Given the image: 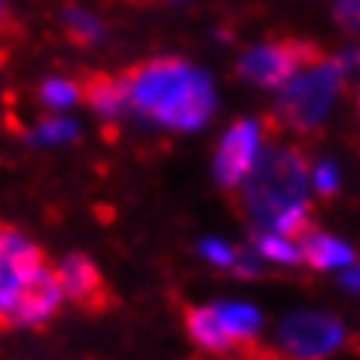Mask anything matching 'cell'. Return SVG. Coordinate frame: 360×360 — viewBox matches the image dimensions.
I'll return each instance as SVG.
<instances>
[{
    "instance_id": "cell-1",
    "label": "cell",
    "mask_w": 360,
    "mask_h": 360,
    "mask_svg": "<svg viewBox=\"0 0 360 360\" xmlns=\"http://www.w3.org/2000/svg\"><path fill=\"white\" fill-rule=\"evenodd\" d=\"M125 79L129 107L153 125L195 131L214 113V83L184 58H153L131 68Z\"/></svg>"
},
{
    "instance_id": "cell-2",
    "label": "cell",
    "mask_w": 360,
    "mask_h": 360,
    "mask_svg": "<svg viewBox=\"0 0 360 360\" xmlns=\"http://www.w3.org/2000/svg\"><path fill=\"white\" fill-rule=\"evenodd\" d=\"M311 165L302 150L272 143L250 171V177L238 186L241 208L254 220L257 232H281L300 236L311 226Z\"/></svg>"
},
{
    "instance_id": "cell-3",
    "label": "cell",
    "mask_w": 360,
    "mask_h": 360,
    "mask_svg": "<svg viewBox=\"0 0 360 360\" xmlns=\"http://www.w3.org/2000/svg\"><path fill=\"white\" fill-rule=\"evenodd\" d=\"M345 74H348V68L342 61V56L323 58L318 65L300 70L281 89V98H278V107H275L278 122L296 131H309L314 125H321L333 101H336Z\"/></svg>"
},
{
    "instance_id": "cell-4",
    "label": "cell",
    "mask_w": 360,
    "mask_h": 360,
    "mask_svg": "<svg viewBox=\"0 0 360 360\" xmlns=\"http://www.w3.org/2000/svg\"><path fill=\"white\" fill-rule=\"evenodd\" d=\"M52 266L46 263L43 250L13 226H0V327L15 323L22 302L37 287Z\"/></svg>"
},
{
    "instance_id": "cell-5",
    "label": "cell",
    "mask_w": 360,
    "mask_h": 360,
    "mask_svg": "<svg viewBox=\"0 0 360 360\" xmlns=\"http://www.w3.org/2000/svg\"><path fill=\"white\" fill-rule=\"evenodd\" d=\"M348 342V327L321 309H293L275 327V345L287 360H330Z\"/></svg>"
},
{
    "instance_id": "cell-6",
    "label": "cell",
    "mask_w": 360,
    "mask_h": 360,
    "mask_svg": "<svg viewBox=\"0 0 360 360\" xmlns=\"http://www.w3.org/2000/svg\"><path fill=\"white\" fill-rule=\"evenodd\" d=\"M327 56L305 40H275L263 43V46L248 49L238 61V74L254 86L263 89H278L300 74V70L318 65Z\"/></svg>"
},
{
    "instance_id": "cell-7",
    "label": "cell",
    "mask_w": 360,
    "mask_h": 360,
    "mask_svg": "<svg viewBox=\"0 0 360 360\" xmlns=\"http://www.w3.org/2000/svg\"><path fill=\"white\" fill-rule=\"evenodd\" d=\"M266 131L257 120H241L229 125L214 153V177L223 190H238L266 150Z\"/></svg>"
},
{
    "instance_id": "cell-8",
    "label": "cell",
    "mask_w": 360,
    "mask_h": 360,
    "mask_svg": "<svg viewBox=\"0 0 360 360\" xmlns=\"http://www.w3.org/2000/svg\"><path fill=\"white\" fill-rule=\"evenodd\" d=\"M58 287L65 293V300L86 305V309H101L107 302V284L104 275L86 254H68L56 266Z\"/></svg>"
},
{
    "instance_id": "cell-9",
    "label": "cell",
    "mask_w": 360,
    "mask_h": 360,
    "mask_svg": "<svg viewBox=\"0 0 360 360\" xmlns=\"http://www.w3.org/2000/svg\"><path fill=\"white\" fill-rule=\"evenodd\" d=\"M300 248H302V263L311 266L314 272H345L357 263V254L354 248L348 245L345 238L333 236V232H323V229H302L300 236Z\"/></svg>"
},
{
    "instance_id": "cell-10",
    "label": "cell",
    "mask_w": 360,
    "mask_h": 360,
    "mask_svg": "<svg viewBox=\"0 0 360 360\" xmlns=\"http://www.w3.org/2000/svg\"><path fill=\"white\" fill-rule=\"evenodd\" d=\"M211 305H214V314H217L223 333H226L236 348L250 345V342L259 339V333H263V311H259L254 302L220 300V302H211Z\"/></svg>"
},
{
    "instance_id": "cell-11",
    "label": "cell",
    "mask_w": 360,
    "mask_h": 360,
    "mask_svg": "<svg viewBox=\"0 0 360 360\" xmlns=\"http://www.w3.org/2000/svg\"><path fill=\"white\" fill-rule=\"evenodd\" d=\"M83 101L92 107L104 120H116L122 110H129V92H125V79L110 74H95L83 86Z\"/></svg>"
},
{
    "instance_id": "cell-12",
    "label": "cell",
    "mask_w": 360,
    "mask_h": 360,
    "mask_svg": "<svg viewBox=\"0 0 360 360\" xmlns=\"http://www.w3.org/2000/svg\"><path fill=\"white\" fill-rule=\"evenodd\" d=\"M186 333L208 354H229V351H236V345L223 333L217 314H214V305H193L186 311Z\"/></svg>"
},
{
    "instance_id": "cell-13",
    "label": "cell",
    "mask_w": 360,
    "mask_h": 360,
    "mask_svg": "<svg viewBox=\"0 0 360 360\" xmlns=\"http://www.w3.org/2000/svg\"><path fill=\"white\" fill-rule=\"evenodd\" d=\"M254 257L269 266H302V248L296 236H281V232H257L254 236Z\"/></svg>"
},
{
    "instance_id": "cell-14",
    "label": "cell",
    "mask_w": 360,
    "mask_h": 360,
    "mask_svg": "<svg viewBox=\"0 0 360 360\" xmlns=\"http://www.w3.org/2000/svg\"><path fill=\"white\" fill-rule=\"evenodd\" d=\"M61 22H65L68 37L79 43V46H95V43L104 40V22L95 13L83 10V6H68L61 13Z\"/></svg>"
},
{
    "instance_id": "cell-15",
    "label": "cell",
    "mask_w": 360,
    "mask_h": 360,
    "mask_svg": "<svg viewBox=\"0 0 360 360\" xmlns=\"http://www.w3.org/2000/svg\"><path fill=\"white\" fill-rule=\"evenodd\" d=\"M79 138V125L70 116H46L28 131V141L37 147H58V143H70Z\"/></svg>"
},
{
    "instance_id": "cell-16",
    "label": "cell",
    "mask_w": 360,
    "mask_h": 360,
    "mask_svg": "<svg viewBox=\"0 0 360 360\" xmlns=\"http://www.w3.org/2000/svg\"><path fill=\"white\" fill-rule=\"evenodd\" d=\"M83 101V86L74 83L68 77H49L40 83V104L49 107V110H70L74 104Z\"/></svg>"
},
{
    "instance_id": "cell-17",
    "label": "cell",
    "mask_w": 360,
    "mask_h": 360,
    "mask_svg": "<svg viewBox=\"0 0 360 360\" xmlns=\"http://www.w3.org/2000/svg\"><path fill=\"white\" fill-rule=\"evenodd\" d=\"M199 257L205 263H211L214 269H226V272H236L238 259H241V250H236L226 238H217V236H208L199 241Z\"/></svg>"
},
{
    "instance_id": "cell-18",
    "label": "cell",
    "mask_w": 360,
    "mask_h": 360,
    "mask_svg": "<svg viewBox=\"0 0 360 360\" xmlns=\"http://www.w3.org/2000/svg\"><path fill=\"white\" fill-rule=\"evenodd\" d=\"M309 180H311V190H314V193H321V195H333V193L339 190V168L333 165L330 159L314 162Z\"/></svg>"
},
{
    "instance_id": "cell-19",
    "label": "cell",
    "mask_w": 360,
    "mask_h": 360,
    "mask_svg": "<svg viewBox=\"0 0 360 360\" xmlns=\"http://www.w3.org/2000/svg\"><path fill=\"white\" fill-rule=\"evenodd\" d=\"M333 15L345 31H360V0H339Z\"/></svg>"
},
{
    "instance_id": "cell-20",
    "label": "cell",
    "mask_w": 360,
    "mask_h": 360,
    "mask_svg": "<svg viewBox=\"0 0 360 360\" xmlns=\"http://www.w3.org/2000/svg\"><path fill=\"white\" fill-rule=\"evenodd\" d=\"M342 287H345L348 293H357L360 296V263H354L351 269L342 272Z\"/></svg>"
},
{
    "instance_id": "cell-21",
    "label": "cell",
    "mask_w": 360,
    "mask_h": 360,
    "mask_svg": "<svg viewBox=\"0 0 360 360\" xmlns=\"http://www.w3.org/2000/svg\"><path fill=\"white\" fill-rule=\"evenodd\" d=\"M6 25H10V4H6V0H0V31H4Z\"/></svg>"
}]
</instances>
